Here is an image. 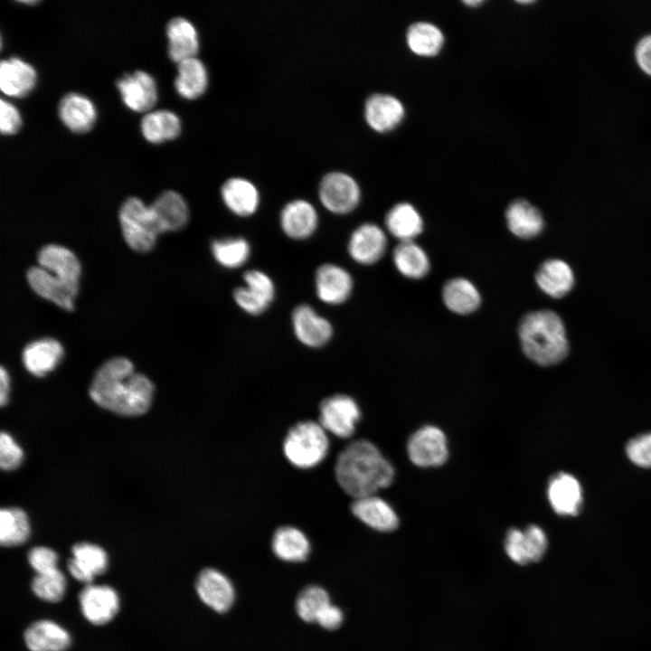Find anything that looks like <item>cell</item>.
Listing matches in <instances>:
<instances>
[{
    "label": "cell",
    "mask_w": 651,
    "mask_h": 651,
    "mask_svg": "<svg viewBox=\"0 0 651 651\" xmlns=\"http://www.w3.org/2000/svg\"><path fill=\"white\" fill-rule=\"evenodd\" d=\"M154 386L134 371L131 361L114 357L96 372L90 387V398L100 407L124 416H138L150 407Z\"/></svg>",
    "instance_id": "1"
},
{
    "label": "cell",
    "mask_w": 651,
    "mask_h": 651,
    "mask_svg": "<svg viewBox=\"0 0 651 651\" xmlns=\"http://www.w3.org/2000/svg\"><path fill=\"white\" fill-rule=\"evenodd\" d=\"M335 476L340 487L355 499L376 495L391 486L395 472L373 443L358 439L349 443L337 456Z\"/></svg>",
    "instance_id": "2"
},
{
    "label": "cell",
    "mask_w": 651,
    "mask_h": 651,
    "mask_svg": "<svg viewBox=\"0 0 651 651\" xmlns=\"http://www.w3.org/2000/svg\"><path fill=\"white\" fill-rule=\"evenodd\" d=\"M518 336L524 354L539 365L556 364L568 354L564 324L552 310H536L524 315L518 326Z\"/></svg>",
    "instance_id": "3"
},
{
    "label": "cell",
    "mask_w": 651,
    "mask_h": 651,
    "mask_svg": "<svg viewBox=\"0 0 651 651\" xmlns=\"http://www.w3.org/2000/svg\"><path fill=\"white\" fill-rule=\"evenodd\" d=\"M329 439L327 432L312 420L296 423L288 431L283 441L286 458L294 467L309 469L320 464L327 456Z\"/></svg>",
    "instance_id": "4"
},
{
    "label": "cell",
    "mask_w": 651,
    "mask_h": 651,
    "mask_svg": "<svg viewBox=\"0 0 651 651\" xmlns=\"http://www.w3.org/2000/svg\"><path fill=\"white\" fill-rule=\"evenodd\" d=\"M119 222L127 244L137 252H146L163 233L159 220L151 204L137 197L127 198L119 209Z\"/></svg>",
    "instance_id": "5"
},
{
    "label": "cell",
    "mask_w": 651,
    "mask_h": 651,
    "mask_svg": "<svg viewBox=\"0 0 651 651\" xmlns=\"http://www.w3.org/2000/svg\"><path fill=\"white\" fill-rule=\"evenodd\" d=\"M361 187L349 174L342 171L326 173L318 184V197L330 212L342 215L353 212L361 201Z\"/></svg>",
    "instance_id": "6"
},
{
    "label": "cell",
    "mask_w": 651,
    "mask_h": 651,
    "mask_svg": "<svg viewBox=\"0 0 651 651\" xmlns=\"http://www.w3.org/2000/svg\"><path fill=\"white\" fill-rule=\"evenodd\" d=\"M360 419V408L348 395H331L324 399L319 405V424L327 433L337 438L352 437Z\"/></svg>",
    "instance_id": "7"
},
{
    "label": "cell",
    "mask_w": 651,
    "mask_h": 651,
    "mask_svg": "<svg viewBox=\"0 0 651 651\" xmlns=\"http://www.w3.org/2000/svg\"><path fill=\"white\" fill-rule=\"evenodd\" d=\"M407 452L410 460L420 467L441 466L448 457L444 432L435 426H423L409 439Z\"/></svg>",
    "instance_id": "8"
},
{
    "label": "cell",
    "mask_w": 651,
    "mask_h": 651,
    "mask_svg": "<svg viewBox=\"0 0 651 651\" xmlns=\"http://www.w3.org/2000/svg\"><path fill=\"white\" fill-rule=\"evenodd\" d=\"M82 616L95 626L110 622L118 614L120 601L118 592L104 584H87L79 593Z\"/></svg>",
    "instance_id": "9"
},
{
    "label": "cell",
    "mask_w": 651,
    "mask_h": 651,
    "mask_svg": "<svg viewBox=\"0 0 651 651\" xmlns=\"http://www.w3.org/2000/svg\"><path fill=\"white\" fill-rule=\"evenodd\" d=\"M291 325L296 338L310 348L323 347L334 335L331 322L307 304L297 305L292 310Z\"/></svg>",
    "instance_id": "10"
},
{
    "label": "cell",
    "mask_w": 651,
    "mask_h": 651,
    "mask_svg": "<svg viewBox=\"0 0 651 651\" xmlns=\"http://www.w3.org/2000/svg\"><path fill=\"white\" fill-rule=\"evenodd\" d=\"M387 236L382 227L373 222L357 226L350 234L347 251L351 259L361 265H373L385 254Z\"/></svg>",
    "instance_id": "11"
},
{
    "label": "cell",
    "mask_w": 651,
    "mask_h": 651,
    "mask_svg": "<svg viewBox=\"0 0 651 651\" xmlns=\"http://www.w3.org/2000/svg\"><path fill=\"white\" fill-rule=\"evenodd\" d=\"M314 284L317 298L331 306L344 303L354 289V279L350 272L335 263H324L317 267Z\"/></svg>",
    "instance_id": "12"
},
{
    "label": "cell",
    "mask_w": 651,
    "mask_h": 651,
    "mask_svg": "<svg viewBox=\"0 0 651 651\" xmlns=\"http://www.w3.org/2000/svg\"><path fill=\"white\" fill-rule=\"evenodd\" d=\"M547 546L548 540L544 531L535 524L529 525L524 530L511 528L505 540L506 554L520 565L541 560Z\"/></svg>",
    "instance_id": "13"
},
{
    "label": "cell",
    "mask_w": 651,
    "mask_h": 651,
    "mask_svg": "<svg viewBox=\"0 0 651 651\" xmlns=\"http://www.w3.org/2000/svg\"><path fill=\"white\" fill-rule=\"evenodd\" d=\"M195 590L201 601L218 613L227 612L235 601L231 580L215 568H205L199 572Z\"/></svg>",
    "instance_id": "14"
},
{
    "label": "cell",
    "mask_w": 651,
    "mask_h": 651,
    "mask_svg": "<svg viewBox=\"0 0 651 651\" xmlns=\"http://www.w3.org/2000/svg\"><path fill=\"white\" fill-rule=\"evenodd\" d=\"M117 89L124 104L136 112H148L157 101L156 80L145 71L123 75L117 80Z\"/></svg>",
    "instance_id": "15"
},
{
    "label": "cell",
    "mask_w": 651,
    "mask_h": 651,
    "mask_svg": "<svg viewBox=\"0 0 651 651\" xmlns=\"http://www.w3.org/2000/svg\"><path fill=\"white\" fill-rule=\"evenodd\" d=\"M405 115L406 109L401 100L389 93H373L364 102V119L378 133L394 130L401 124Z\"/></svg>",
    "instance_id": "16"
},
{
    "label": "cell",
    "mask_w": 651,
    "mask_h": 651,
    "mask_svg": "<svg viewBox=\"0 0 651 651\" xmlns=\"http://www.w3.org/2000/svg\"><path fill=\"white\" fill-rule=\"evenodd\" d=\"M279 225L283 233L289 239L304 241L316 231L319 215L309 201L297 198L288 202L282 207Z\"/></svg>",
    "instance_id": "17"
},
{
    "label": "cell",
    "mask_w": 651,
    "mask_h": 651,
    "mask_svg": "<svg viewBox=\"0 0 651 651\" xmlns=\"http://www.w3.org/2000/svg\"><path fill=\"white\" fill-rule=\"evenodd\" d=\"M27 281L40 297L52 301L62 309L71 310L79 291V284L61 279L37 266L28 269Z\"/></svg>",
    "instance_id": "18"
},
{
    "label": "cell",
    "mask_w": 651,
    "mask_h": 651,
    "mask_svg": "<svg viewBox=\"0 0 651 651\" xmlns=\"http://www.w3.org/2000/svg\"><path fill=\"white\" fill-rule=\"evenodd\" d=\"M72 556L69 559L67 568L76 580L87 584L103 574L108 565L107 552L100 546L82 542L71 548Z\"/></svg>",
    "instance_id": "19"
},
{
    "label": "cell",
    "mask_w": 651,
    "mask_h": 651,
    "mask_svg": "<svg viewBox=\"0 0 651 651\" xmlns=\"http://www.w3.org/2000/svg\"><path fill=\"white\" fill-rule=\"evenodd\" d=\"M221 197L226 208L239 217L253 215L260 203L258 187L241 176L226 179L221 186Z\"/></svg>",
    "instance_id": "20"
},
{
    "label": "cell",
    "mask_w": 651,
    "mask_h": 651,
    "mask_svg": "<svg viewBox=\"0 0 651 651\" xmlns=\"http://www.w3.org/2000/svg\"><path fill=\"white\" fill-rule=\"evenodd\" d=\"M37 72L34 67L19 57L2 60L0 63V88L3 93L13 98L27 96L35 87Z\"/></svg>",
    "instance_id": "21"
},
{
    "label": "cell",
    "mask_w": 651,
    "mask_h": 651,
    "mask_svg": "<svg viewBox=\"0 0 651 651\" xmlns=\"http://www.w3.org/2000/svg\"><path fill=\"white\" fill-rule=\"evenodd\" d=\"M351 511L364 524L379 532H392L399 526L395 511L376 495L355 498L351 504Z\"/></svg>",
    "instance_id": "22"
},
{
    "label": "cell",
    "mask_w": 651,
    "mask_h": 651,
    "mask_svg": "<svg viewBox=\"0 0 651 651\" xmlns=\"http://www.w3.org/2000/svg\"><path fill=\"white\" fill-rule=\"evenodd\" d=\"M24 641L30 651H66L71 645L70 633L51 619L33 622L24 632Z\"/></svg>",
    "instance_id": "23"
},
{
    "label": "cell",
    "mask_w": 651,
    "mask_h": 651,
    "mask_svg": "<svg viewBox=\"0 0 651 651\" xmlns=\"http://www.w3.org/2000/svg\"><path fill=\"white\" fill-rule=\"evenodd\" d=\"M58 114L67 128L79 134L90 130L97 118V109L93 102L77 92L67 93L61 99Z\"/></svg>",
    "instance_id": "24"
},
{
    "label": "cell",
    "mask_w": 651,
    "mask_h": 651,
    "mask_svg": "<svg viewBox=\"0 0 651 651\" xmlns=\"http://www.w3.org/2000/svg\"><path fill=\"white\" fill-rule=\"evenodd\" d=\"M167 52L169 58L180 62L196 57L199 51V35L195 25L187 18L176 16L166 24Z\"/></svg>",
    "instance_id": "25"
},
{
    "label": "cell",
    "mask_w": 651,
    "mask_h": 651,
    "mask_svg": "<svg viewBox=\"0 0 651 651\" xmlns=\"http://www.w3.org/2000/svg\"><path fill=\"white\" fill-rule=\"evenodd\" d=\"M552 509L561 515H575L582 503V491L579 481L571 475L559 473L552 476L547 489Z\"/></svg>",
    "instance_id": "26"
},
{
    "label": "cell",
    "mask_w": 651,
    "mask_h": 651,
    "mask_svg": "<svg viewBox=\"0 0 651 651\" xmlns=\"http://www.w3.org/2000/svg\"><path fill=\"white\" fill-rule=\"evenodd\" d=\"M505 221L511 233L524 240L535 238L544 226L539 209L524 199H516L507 206Z\"/></svg>",
    "instance_id": "27"
},
{
    "label": "cell",
    "mask_w": 651,
    "mask_h": 651,
    "mask_svg": "<svg viewBox=\"0 0 651 651\" xmlns=\"http://www.w3.org/2000/svg\"><path fill=\"white\" fill-rule=\"evenodd\" d=\"M384 223L387 231L400 242L414 241L424 227L420 212L407 202L394 204L386 213Z\"/></svg>",
    "instance_id": "28"
},
{
    "label": "cell",
    "mask_w": 651,
    "mask_h": 651,
    "mask_svg": "<svg viewBox=\"0 0 651 651\" xmlns=\"http://www.w3.org/2000/svg\"><path fill=\"white\" fill-rule=\"evenodd\" d=\"M539 288L549 297L560 298L566 296L574 284L571 267L559 259H550L542 263L535 273Z\"/></svg>",
    "instance_id": "29"
},
{
    "label": "cell",
    "mask_w": 651,
    "mask_h": 651,
    "mask_svg": "<svg viewBox=\"0 0 651 651\" xmlns=\"http://www.w3.org/2000/svg\"><path fill=\"white\" fill-rule=\"evenodd\" d=\"M63 355L61 344L52 338H42L28 344L22 354L26 370L35 376L52 371Z\"/></svg>",
    "instance_id": "30"
},
{
    "label": "cell",
    "mask_w": 651,
    "mask_h": 651,
    "mask_svg": "<svg viewBox=\"0 0 651 651\" xmlns=\"http://www.w3.org/2000/svg\"><path fill=\"white\" fill-rule=\"evenodd\" d=\"M39 267L71 283L79 284L80 264L75 254L69 249L50 244L38 252Z\"/></svg>",
    "instance_id": "31"
},
{
    "label": "cell",
    "mask_w": 651,
    "mask_h": 651,
    "mask_svg": "<svg viewBox=\"0 0 651 651\" xmlns=\"http://www.w3.org/2000/svg\"><path fill=\"white\" fill-rule=\"evenodd\" d=\"M273 553L281 561L301 562L307 559L311 545L307 535L291 525L278 527L271 540Z\"/></svg>",
    "instance_id": "32"
},
{
    "label": "cell",
    "mask_w": 651,
    "mask_h": 651,
    "mask_svg": "<svg viewBox=\"0 0 651 651\" xmlns=\"http://www.w3.org/2000/svg\"><path fill=\"white\" fill-rule=\"evenodd\" d=\"M209 83L208 71L197 57H192L177 63L175 79L176 92L185 99H195L202 96Z\"/></svg>",
    "instance_id": "33"
},
{
    "label": "cell",
    "mask_w": 651,
    "mask_h": 651,
    "mask_svg": "<svg viewBox=\"0 0 651 651\" xmlns=\"http://www.w3.org/2000/svg\"><path fill=\"white\" fill-rule=\"evenodd\" d=\"M442 300L448 310L458 315H469L481 305V295L470 280L458 277L448 280L442 288Z\"/></svg>",
    "instance_id": "34"
},
{
    "label": "cell",
    "mask_w": 651,
    "mask_h": 651,
    "mask_svg": "<svg viewBox=\"0 0 651 651\" xmlns=\"http://www.w3.org/2000/svg\"><path fill=\"white\" fill-rule=\"evenodd\" d=\"M163 232L176 231L184 228L189 219V208L184 198L177 192L162 193L151 204Z\"/></svg>",
    "instance_id": "35"
},
{
    "label": "cell",
    "mask_w": 651,
    "mask_h": 651,
    "mask_svg": "<svg viewBox=\"0 0 651 651\" xmlns=\"http://www.w3.org/2000/svg\"><path fill=\"white\" fill-rule=\"evenodd\" d=\"M406 43L410 51L420 57L438 55L445 43L443 32L436 24L419 21L411 24L406 32Z\"/></svg>",
    "instance_id": "36"
},
{
    "label": "cell",
    "mask_w": 651,
    "mask_h": 651,
    "mask_svg": "<svg viewBox=\"0 0 651 651\" xmlns=\"http://www.w3.org/2000/svg\"><path fill=\"white\" fill-rule=\"evenodd\" d=\"M181 129L180 118L169 109L150 110L140 121L143 137L153 144H160L177 137Z\"/></svg>",
    "instance_id": "37"
},
{
    "label": "cell",
    "mask_w": 651,
    "mask_h": 651,
    "mask_svg": "<svg viewBox=\"0 0 651 651\" xmlns=\"http://www.w3.org/2000/svg\"><path fill=\"white\" fill-rule=\"evenodd\" d=\"M392 260L396 269L410 279H420L430 269L427 252L414 241L400 242L393 250Z\"/></svg>",
    "instance_id": "38"
},
{
    "label": "cell",
    "mask_w": 651,
    "mask_h": 651,
    "mask_svg": "<svg viewBox=\"0 0 651 651\" xmlns=\"http://www.w3.org/2000/svg\"><path fill=\"white\" fill-rule=\"evenodd\" d=\"M211 252L220 266L234 269L246 264L250 257L251 248L244 237L230 236L213 240Z\"/></svg>",
    "instance_id": "39"
},
{
    "label": "cell",
    "mask_w": 651,
    "mask_h": 651,
    "mask_svg": "<svg viewBox=\"0 0 651 651\" xmlns=\"http://www.w3.org/2000/svg\"><path fill=\"white\" fill-rule=\"evenodd\" d=\"M30 536V524L25 512L18 507L0 512V542L13 547L24 543Z\"/></svg>",
    "instance_id": "40"
},
{
    "label": "cell",
    "mask_w": 651,
    "mask_h": 651,
    "mask_svg": "<svg viewBox=\"0 0 651 651\" xmlns=\"http://www.w3.org/2000/svg\"><path fill=\"white\" fill-rule=\"evenodd\" d=\"M66 588L65 575L59 568L36 573L31 583L33 593L38 599L51 603L61 601L65 595Z\"/></svg>",
    "instance_id": "41"
},
{
    "label": "cell",
    "mask_w": 651,
    "mask_h": 651,
    "mask_svg": "<svg viewBox=\"0 0 651 651\" xmlns=\"http://www.w3.org/2000/svg\"><path fill=\"white\" fill-rule=\"evenodd\" d=\"M330 602V596L326 589L319 585H308L296 599V612L303 621L314 623L321 610Z\"/></svg>",
    "instance_id": "42"
},
{
    "label": "cell",
    "mask_w": 651,
    "mask_h": 651,
    "mask_svg": "<svg viewBox=\"0 0 651 651\" xmlns=\"http://www.w3.org/2000/svg\"><path fill=\"white\" fill-rule=\"evenodd\" d=\"M232 297L236 305L250 316L264 313L275 298L259 288L245 284L233 290Z\"/></svg>",
    "instance_id": "43"
},
{
    "label": "cell",
    "mask_w": 651,
    "mask_h": 651,
    "mask_svg": "<svg viewBox=\"0 0 651 651\" xmlns=\"http://www.w3.org/2000/svg\"><path fill=\"white\" fill-rule=\"evenodd\" d=\"M628 458L641 467H651V433L639 435L626 447Z\"/></svg>",
    "instance_id": "44"
},
{
    "label": "cell",
    "mask_w": 651,
    "mask_h": 651,
    "mask_svg": "<svg viewBox=\"0 0 651 651\" xmlns=\"http://www.w3.org/2000/svg\"><path fill=\"white\" fill-rule=\"evenodd\" d=\"M27 560L36 573H42L58 568V554L52 549L45 546H35L30 549Z\"/></svg>",
    "instance_id": "45"
},
{
    "label": "cell",
    "mask_w": 651,
    "mask_h": 651,
    "mask_svg": "<svg viewBox=\"0 0 651 651\" xmlns=\"http://www.w3.org/2000/svg\"><path fill=\"white\" fill-rule=\"evenodd\" d=\"M23 451L13 438L5 432L0 435V466L4 470L16 468L22 462Z\"/></svg>",
    "instance_id": "46"
},
{
    "label": "cell",
    "mask_w": 651,
    "mask_h": 651,
    "mask_svg": "<svg viewBox=\"0 0 651 651\" xmlns=\"http://www.w3.org/2000/svg\"><path fill=\"white\" fill-rule=\"evenodd\" d=\"M22 126V117L18 108L10 101L0 100V130L3 135H14Z\"/></svg>",
    "instance_id": "47"
},
{
    "label": "cell",
    "mask_w": 651,
    "mask_h": 651,
    "mask_svg": "<svg viewBox=\"0 0 651 651\" xmlns=\"http://www.w3.org/2000/svg\"><path fill=\"white\" fill-rule=\"evenodd\" d=\"M344 621L342 609L331 602L327 604L318 614L316 622L326 630H335L341 627Z\"/></svg>",
    "instance_id": "48"
},
{
    "label": "cell",
    "mask_w": 651,
    "mask_h": 651,
    "mask_svg": "<svg viewBox=\"0 0 651 651\" xmlns=\"http://www.w3.org/2000/svg\"><path fill=\"white\" fill-rule=\"evenodd\" d=\"M635 58L642 71L651 77V34L639 40L636 46Z\"/></svg>",
    "instance_id": "49"
},
{
    "label": "cell",
    "mask_w": 651,
    "mask_h": 651,
    "mask_svg": "<svg viewBox=\"0 0 651 651\" xmlns=\"http://www.w3.org/2000/svg\"><path fill=\"white\" fill-rule=\"evenodd\" d=\"M9 376L4 367L0 369V403L4 406L8 401Z\"/></svg>",
    "instance_id": "50"
},
{
    "label": "cell",
    "mask_w": 651,
    "mask_h": 651,
    "mask_svg": "<svg viewBox=\"0 0 651 651\" xmlns=\"http://www.w3.org/2000/svg\"><path fill=\"white\" fill-rule=\"evenodd\" d=\"M484 1L482 0H467L464 1V5H466L467 7H478L479 5H483Z\"/></svg>",
    "instance_id": "51"
},
{
    "label": "cell",
    "mask_w": 651,
    "mask_h": 651,
    "mask_svg": "<svg viewBox=\"0 0 651 651\" xmlns=\"http://www.w3.org/2000/svg\"><path fill=\"white\" fill-rule=\"evenodd\" d=\"M517 3L520 4V5H530V4H533V0L518 1Z\"/></svg>",
    "instance_id": "52"
}]
</instances>
